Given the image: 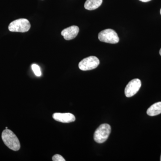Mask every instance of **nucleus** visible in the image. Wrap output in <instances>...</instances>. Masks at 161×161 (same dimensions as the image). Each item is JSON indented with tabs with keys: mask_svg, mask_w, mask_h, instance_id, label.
Returning a JSON list of instances; mask_svg holds the SVG:
<instances>
[{
	"mask_svg": "<svg viewBox=\"0 0 161 161\" xmlns=\"http://www.w3.org/2000/svg\"><path fill=\"white\" fill-rule=\"evenodd\" d=\"M2 139L4 144L10 150L18 151L20 148V143L19 139L11 130L6 129L3 131Z\"/></svg>",
	"mask_w": 161,
	"mask_h": 161,
	"instance_id": "1",
	"label": "nucleus"
},
{
	"mask_svg": "<svg viewBox=\"0 0 161 161\" xmlns=\"http://www.w3.org/2000/svg\"><path fill=\"white\" fill-rule=\"evenodd\" d=\"M139 1L142 2H144V3H147V2H150V1H151V0H139Z\"/></svg>",
	"mask_w": 161,
	"mask_h": 161,
	"instance_id": "13",
	"label": "nucleus"
},
{
	"mask_svg": "<svg viewBox=\"0 0 161 161\" xmlns=\"http://www.w3.org/2000/svg\"><path fill=\"white\" fill-rule=\"evenodd\" d=\"M100 63L99 59L95 56L84 58L78 64L79 68L83 71L91 70L96 68Z\"/></svg>",
	"mask_w": 161,
	"mask_h": 161,
	"instance_id": "5",
	"label": "nucleus"
},
{
	"mask_svg": "<svg viewBox=\"0 0 161 161\" xmlns=\"http://www.w3.org/2000/svg\"><path fill=\"white\" fill-rule=\"evenodd\" d=\"M6 129H8V128H7V127H6Z\"/></svg>",
	"mask_w": 161,
	"mask_h": 161,
	"instance_id": "15",
	"label": "nucleus"
},
{
	"mask_svg": "<svg viewBox=\"0 0 161 161\" xmlns=\"http://www.w3.org/2000/svg\"><path fill=\"white\" fill-rule=\"evenodd\" d=\"M160 14H161V10H160Z\"/></svg>",
	"mask_w": 161,
	"mask_h": 161,
	"instance_id": "16",
	"label": "nucleus"
},
{
	"mask_svg": "<svg viewBox=\"0 0 161 161\" xmlns=\"http://www.w3.org/2000/svg\"><path fill=\"white\" fill-rule=\"evenodd\" d=\"M98 38L101 42L115 44L119 42V38L116 32L113 30L107 29L104 30L99 32Z\"/></svg>",
	"mask_w": 161,
	"mask_h": 161,
	"instance_id": "4",
	"label": "nucleus"
},
{
	"mask_svg": "<svg viewBox=\"0 0 161 161\" xmlns=\"http://www.w3.org/2000/svg\"><path fill=\"white\" fill-rule=\"evenodd\" d=\"M31 28L29 21L25 19H20L13 21L9 24L8 29L11 32H26Z\"/></svg>",
	"mask_w": 161,
	"mask_h": 161,
	"instance_id": "3",
	"label": "nucleus"
},
{
	"mask_svg": "<svg viewBox=\"0 0 161 161\" xmlns=\"http://www.w3.org/2000/svg\"><path fill=\"white\" fill-rule=\"evenodd\" d=\"M142 82L140 79H134L127 84L125 90V95L127 97H131L136 94L140 89Z\"/></svg>",
	"mask_w": 161,
	"mask_h": 161,
	"instance_id": "6",
	"label": "nucleus"
},
{
	"mask_svg": "<svg viewBox=\"0 0 161 161\" xmlns=\"http://www.w3.org/2000/svg\"><path fill=\"white\" fill-rule=\"evenodd\" d=\"M111 132V127L108 124L100 125L94 133V138L98 143H102L108 138Z\"/></svg>",
	"mask_w": 161,
	"mask_h": 161,
	"instance_id": "2",
	"label": "nucleus"
},
{
	"mask_svg": "<svg viewBox=\"0 0 161 161\" xmlns=\"http://www.w3.org/2000/svg\"><path fill=\"white\" fill-rule=\"evenodd\" d=\"M31 68L33 71L35 75L37 77H40L41 75V72L40 67L36 64H33L31 65Z\"/></svg>",
	"mask_w": 161,
	"mask_h": 161,
	"instance_id": "11",
	"label": "nucleus"
},
{
	"mask_svg": "<svg viewBox=\"0 0 161 161\" xmlns=\"http://www.w3.org/2000/svg\"><path fill=\"white\" fill-rule=\"evenodd\" d=\"M52 159L53 161H65V160L62 156L60 154H55L52 158Z\"/></svg>",
	"mask_w": 161,
	"mask_h": 161,
	"instance_id": "12",
	"label": "nucleus"
},
{
	"mask_svg": "<svg viewBox=\"0 0 161 161\" xmlns=\"http://www.w3.org/2000/svg\"><path fill=\"white\" fill-rule=\"evenodd\" d=\"M159 54H160V55L161 56V48L160 50V51H159Z\"/></svg>",
	"mask_w": 161,
	"mask_h": 161,
	"instance_id": "14",
	"label": "nucleus"
},
{
	"mask_svg": "<svg viewBox=\"0 0 161 161\" xmlns=\"http://www.w3.org/2000/svg\"><path fill=\"white\" fill-rule=\"evenodd\" d=\"M53 117L55 120L63 123L73 122L76 119L75 115L70 113H55Z\"/></svg>",
	"mask_w": 161,
	"mask_h": 161,
	"instance_id": "7",
	"label": "nucleus"
},
{
	"mask_svg": "<svg viewBox=\"0 0 161 161\" xmlns=\"http://www.w3.org/2000/svg\"><path fill=\"white\" fill-rule=\"evenodd\" d=\"M161 113V102L153 104L148 109L147 114L150 116L158 115Z\"/></svg>",
	"mask_w": 161,
	"mask_h": 161,
	"instance_id": "9",
	"label": "nucleus"
},
{
	"mask_svg": "<svg viewBox=\"0 0 161 161\" xmlns=\"http://www.w3.org/2000/svg\"><path fill=\"white\" fill-rule=\"evenodd\" d=\"M79 31V28L78 26H72L64 29L61 32V35L66 40H69L75 39Z\"/></svg>",
	"mask_w": 161,
	"mask_h": 161,
	"instance_id": "8",
	"label": "nucleus"
},
{
	"mask_svg": "<svg viewBox=\"0 0 161 161\" xmlns=\"http://www.w3.org/2000/svg\"><path fill=\"white\" fill-rule=\"evenodd\" d=\"M102 3L103 0H86L85 3V8L87 10H95L98 8Z\"/></svg>",
	"mask_w": 161,
	"mask_h": 161,
	"instance_id": "10",
	"label": "nucleus"
},
{
	"mask_svg": "<svg viewBox=\"0 0 161 161\" xmlns=\"http://www.w3.org/2000/svg\"><path fill=\"white\" fill-rule=\"evenodd\" d=\"M160 161H161V155Z\"/></svg>",
	"mask_w": 161,
	"mask_h": 161,
	"instance_id": "17",
	"label": "nucleus"
}]
</instances>
